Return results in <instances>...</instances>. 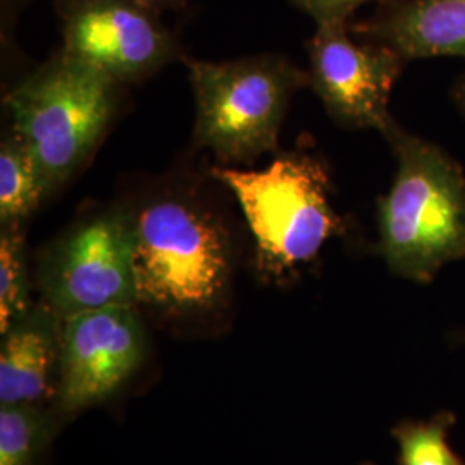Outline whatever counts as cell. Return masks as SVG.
Returning a JSON list of instances; mask_svg holds the SVG:
<instances>
[{
	"label": "cell",
	"mask_w": 465,
	"mask_h": 465,
	"mask_svg": "<svg viewBox=\"0 0 465 465\" xmlns=\"http://www.w3.org/2000/svg\"><path fill=\"white\" fill-rule=\"evenodd\" d=\"M382 136L397 157V174L378 200V250L395 276L430 284L443 267L465 259L464 169L399 123Z\"/></svg>",
	"instance_id": "6da1fadb"
},
{
	"label": "cell",
	"mask_w": 465,
	"mask_h": 465,
	"mask_svg": "<svg viewBox=\"0 0 465 465\" xmlns=\"http://www.w3.org/2000/svg\"><path fill=\"white\" fill-rule=\"evenodd\" d=\"M117 84L63 50L5 97L47 197L84 166L116 109Z\"/></svg>",
	"instance_id": "7a4b0ae2"
},
{
	"label": "cell",
	"mask_w": 465,
	"mask_h": 465,
	"mask_svg": "<svg viewBox=\"0 0 465 465\" xmlns=\"http://www.w3.org/2000/svg\"><path fill=\"white\" fill-rule=\"evenodd\" d=\"M211 174L243 209L259 266L271 276L312 262L343 228L330 202V174L312 155L290 152L262 171L224 166Z\"/></svg>",
	"instance_id": "3957f363"
},
{
	"label": "cell",
	"mask_w": 465,
	"mask_h": 465,
	"mask_svg": "<svg viewBox=\"0 0 465 465\" xmlns=\"http://www.w3.org/2000/svg\"><path fill=\"white\" fill-rule=\"evenodd\" d=\"M195 94V143L224 164H252L276 152L292 95L309 73L280 55L211 63L184 57Z\"/></svg>",
	"instance_id": "277c9868"
},
{
	"label": "cell",
	"mask_w": 465,
	"mask_h": 465,
	"mask_svg": "<svg viewBox=\"0 0 465 465\" xmlns=\"http://www.w3.org/2000/svg\"><path fill=\"white\" fill-rule=\"evenodd\" d=\"M138 303L176 314L216 305L232 276L230 238L216 219L180 200L134 214Z\"/></svg>",
	"instance_id": "5b68a950"
},
{
	"label": "cell",
	"mask_w": 465,
	"mask_h": 465,
	"mask_svg": "<svg viewBox=\"0 0 465 465\" xmlns=\"http://www.w3.org/2000/svg\"><path fill=\"white\" fill-rule=\"evenodd\" d=\"M42 302L69 317L113 305H136L134 214L107 209L86 217L40 257Z\"/></svg>",
	"instance_id": "8992f818"
},
{
	"label": "cell",
	"mask_w": 465,
	"mask_h": 465,
	"mask_svg": "<svg viewBox=\"0 0 465 465\" xmlns=\"http://www.w3.org/2000/svg\"><path fill=\"white\" fill-rule=\"evenodd\" d=\"M63 52L113 82L143 80L184 59L161 15L134 0H57Z\"/></svg>",
	"instance_id": "52a82bcc"
},
{
	"label": "cell",
	"mask_w": 465,
	"mask_h": 465,
	"mask_svg": "<svg viewBox=\"0 0 465 465\" xmlns=\"http://www.w3.org/2000/svg\"><path fill=\"white\" fill-rule=\"evenodd\" d=\"M134 307L113 305L63 319L54 414L74 416L132 378L145 357V332Z\"/></svg>",
	"instance_id": "ba28073f"
},
{
	"label": "cell",
	"mask_w": 465,
	"mask_h": 465,
	"mask_svg": "<svg viewBox=\"0 0 465 465\" xmlns=\"http://www.w3.org/2000/svg\"><path fill=\"white\" fill-rule=\"evenodd\" d=\"M347 25H317L309 42V84L336 123L384 134L397 123L388 102L407 61L380 44L353 42Z\"/></svg>",
	"instance_id": "9c48e42d"
},
{
	"label": "cell",
	"mask_w": 465,
	"mask_h": 465,
	"mask_svg": "<svg viewBox=\"0 0 465 465\" xmlns=\"http://www.w3.org/2000/svg\"><path fill=\"white\" fill-rule=\"evenodd\" d=\"M362 42L380 44L407 63L422 57H465V0H393L353 26Z\"/></svg>",
	"instance_id": "30bf717a"
},
{
	"label": "cell",
	"mask_w": 465,
	"mask_h": 465,
	"mask_svg": "<svg viewBox=\"0 0 465 465\" xmlns=\"http://www.w3.org/2000/svg\"><path fill=\"white\" fill-rule=\"evenodd\" d=\"M63 317L42 300L2 332L0 405L42 403L55 397Z\"/></svg>",
	"instance_id": "8fae6325"
},
{
	"label": "cell",
	"mask_w": 465,
	"mask_h": 465,
	"mask_svg": "<svg viewBox=\"0 0 465 465\" xmlns=\"http://www.w3.org/2000/svg\"><path fill=\"white\" fill-rule=\"evenodd\" d=\"M45 199L47 192L34 155L11 130L0 147V224L25 223Z\"/></svg>",
	"instance_id": "7c38bea8"
},
{
	"label": "cell",
	"mask_w": 465,
	"mask_h": 465,
	"mask_svg": "<svg viewBox=\"0 0 465 465\" xmlns=\"http://www.w3.org/2000/svg\"><path fill=\"white\" fill-rule=\"evenodd\" d=\"M52 428L54 416L42 403L0 405V465H36Z\"/></svg>",
	"instance_id": "4fadbf2b"
},
{
	"label": "cell",
	"mask_w": 465,
	"mask_h": 465,
	"mask_svg": "<svg viewBox=\"0 0 465 465\" xmlns=\"http://www.w3.org/2000/svg\"><path fill=\"white\" fill-rule=\"evenodd\" d=\"M457 424L451 411L434 412L428 419H405L393 426L399 465H465L451 449L450 432Z\"/></svg>",
	"instance_id": "5bb4252c"
},
{
	"label": "cell",
	"mask_w": 465,
	"mask_h": 465,
	"mask_svg": "<svg viewBox=\"0 0 465 465\" xmlns=\"http://www.w3.org/2000/svg\"><path fill=\"white\" fill-rule=\"evenodd\" d=\"M0 332L32 309L23 223L0 224Z\"/></svg>",
	"instance_id": "9a60e30c"
},
{
	"label": "cell",
	"mask_w": 465,
	"mask_h": 465,
	"mask_svg": "<svg viewBox=\"0 0 465 465\" xmlns=\"http://www.w3.org/2000/svg\"><path fill=\"white\" fill-rule=\"evenodd\" d=\"M369 2L384 5L393 0H292V4L307 16L312 17L316 25L349 23L353 13Z\"/></svg>",
	"instance_id": "2e32d148"
},
{
	"label": "cell",
	"mask_w": 465,
	"mask_h": 465,
	"mask_svg": "<svg viewBox=\"0 0 465 465\" xmlns=\"http://www.w3.org/2000/svg\"><path fill=\"white\" fill-rule=\"evenodd\" d=\"M138 4H142L143 7L152 9L155 13H163V11H169V9H180L186 5L190 0H134Z\"/></svg>",
	"instance_id": "e0dca14e"
},
{
	"label": "cell",
	"mask_w": 465,
	"mask_h": 465,
	"mask_svg": "<svg viewBox=\"0 0 465 465\" xmlns=\"http://www.w3.org/2000/svg\"><path fill=\"white\" fill-rule=\"evenodd\" d=\"M453 100H455V104L459 105V109L462 111L465 117V74L453 86Z\"/></svg>",
	"instance_id": "ac0fdd59"
},
{
	"label": "cell",
	"mask_w": 465,
	"mask_h": 465,
	"mask_svg": "<svg viewBox=\"0 0 465 465\" xmlns=\"http://www.w3.org/2000/svg\"><path fill=\"white\" fill-rule=\"evenodd\" d=\"M462 341L465 343V334H462Z\"/></svg>",
	"instance_id": "d6986e66"
}]
</instances>
